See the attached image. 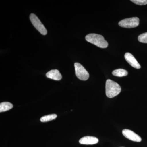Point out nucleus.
Masks as SVG:
<instances>
[{"mask_svg":"<svg viewBox=\"0 0 147 147\" xmlns=\"http://www.w3.org/2000/svg\"><path fill=\"white\" fill-rule=\"evenodd\" d=\"M124 57L127 63L132 67L137 69L141 68V66L140 64L131 53H125Z\"/></svg>","mask_w":147,"mask_h":147,"instance_id":"obj_7","label":"nucleus"},{"mask_svg":"<svg viewBox=\"0 0 147 147\" xmlns=\"http://www.w3.org/2000/svg\"><path fill=\"white\" fill-rule=\"evenodd\" d=\"M131 1L138 5H146L147 4V0H131Z\"/></svg>","mask_w":147,"mask_h":147,"instance_id":"obj_14","label":"nucleus"},{"mask_svg":"<svg viewBox=\"0 0 147 147\" xmlns=\"http://www.w3.org/2000/svg\"><path fill=\"white\" fill-rule=\"evenodd\" d=\"M30 18L34 26L41 34L43 35L47 34V30L45 28L43 24L41 23V21L35 14L34 13H31L30 15Z\"/></svg>","mask_w":147,"mask_h":147,"instance_id":"obj_3","label":"nucleus"},{"mask_svg":"<svg viewBox=\"0 0 147 147\" xmlns=\"http://www.w3.org/2000/svg\"><path fill=\"white\" fill-rule=\"evenodd\" d=\"M120 86L116 82L108 79L105 84V93L107 97L112 98L117 96L121 92Z\"/></svg>","mask_w":147,"mask_h":147,"instance_id":"obj_1","label":"nucleus"},{"mask_svg":"<svg viewBox=\"0 0 147 147\" xmlns=\"http://www.w3.org/2000/svg\"><path fill=\"white\" fill-rule=\"evenodd\" d=\"M79 143L81 144L93 145L97 144L98 139L96 137L92 136H85L79 140Z\"/></svg>","mask_w":147,"mask_h":147,"instance_id":"obj_8","label":"nucleus"},{"mask_svg":"<svg viewBox=\"0 0 147 147\" xmlns=\"http://www.w3.org/2000/svg\"><path fill=\"white\" fill-rule=\"evenodd\" d=\"M86 39L88 42L96 45L100 48H105L108 47V42L102 36L96 34H90L86 36Z\"/></svg>","mask_w":147,"mask_h":147,"instance_id":"obj_2","label":"nucleus"},{"mask_svg":"<svg viewBox=\"0 0 147 147\" xmlns=\"http://www.w3.org/2000/svg\"><path fill=\"white\" fill-rule=\"evenodd\" d=\"M13 104L8 102H3L0 104V112H5L12 108Z\"/></svg>","mask_w":147,"mask_h":147,"instance_id":"obj_10","label":"nucleus"},{"mask_svg":"<svg viewBox=\"0 0 147 147\" xmlns=\"http://www.w3.org/2000/svg\"><path fill=\"white\" fill-rule=\"evenodd\" d=\"M139 24V19L138 17L125 18L119 23L120 26L127 28H131L137 27Z\"/></svg>","mask_w":147,"mask_h":147,"instance_id":"obj_5","label":"nucleus"},{"mask_svg":"<svg viewBox=\"0 0 147 147\" xmlns=\"http://www.w3.org/2000/svg\"><path fill=\"white\" fill-rule=\"evenodd\" d=\"M138 39L140 42L147 43V32L140 35L138 36Z\"/></svg>","mask_w":147,"mask_h":147,"instance_id":"obj_13","label":"nucleus"},{"mask_svg":"<svg viewBox=\"0 0 147 147\" xmlns=\"http://www.w3.org/2000/svg\"><path fill=\"white\" fill-rule=\"evenodd\" d=\"M57 117V115L56 114H51L43 116L40 119V121L42 122H46L55 119Z\"/></svg>","mask_w":147,"mask_h":147,"instance_id":"obj_12","label":"nucleus"},{"mask_svg":"<svg viewBox=\"0 0 147 147\" xmlns=\"http://www.w3.org/2000/svg\"><path fill=\"white\" fill-rule=\"evenodd\" d=\"M112 74L114 76L117 77H123L126 76L128 74V72L125 69H119L114 70L112 72Z\"/></svg>","mask_w":147,"mask_h":147,"instance_id":"obj_11","label":"nucleus"},{"mask_svg":"<svg viewBox=\"0 0 147 147\" xmlns=\"http://www.w3.org/2000/svg\"><path fill=\"white\" fill-rule=\"evenodd\" d=\"M75 74L78 79L82 81H86L89 77L88 71L81 64L75 63L74 64Z\"/></svg>","mask_w":147,"mask_h":147,"instance_id":"obj_4","label":"nucleus"},{"mask_svg":"<svg viewBox=\"0 0 147 147\" xmlns=\"http://www.w3.org/2000/svg\"><path fill=\"white\" fill-rule=\"evenodd\" d=\"M122 133L125 137L133 142H140L142 141V138L139 135L129 129H123Z\"/></svg>","mask_w":147,"mask_h":147,"instance_id":"obj_6","label":"nucleus"},{"mask_svg":"<svg viewBox=\"0 0 147 147\" xmlns=\"http://www.w3.org/2000/svg\"><path fill=\"white\" fill-rule=\"evenodd\" d=\"M47 78L56 81H59L62 78L61 74L57 69H53L48 71L46 74Z\"/></svg>","mask_w":147,"mask_h":147,"instance_id":"obj_9","label":"nucleus"}]
</instances>
